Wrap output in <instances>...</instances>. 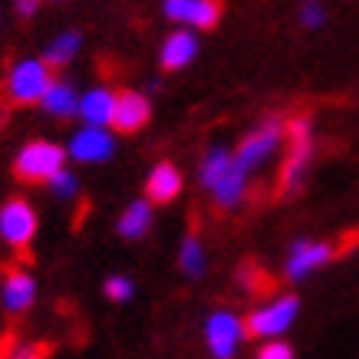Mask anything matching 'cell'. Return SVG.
Here are the masks:
<instances>
[{"label":"cell","mask_w":359,"mask_h":359,"mask_svg":"<svg viewBox=\"0 0 359 359\" xmlns=\"http://www.w3.org/2000/svg\"><path fill=\"white\" fill-rule=\"evenodd\" d=\"M283 165H280V195H297L306 182V172H310V158H313V122L300 116V119H290L283 126Z\"/></svg>","instance_id":"obj_1"},{"label":"cell","mask_w":359,"mask_h":359,"mask_svg":"<svg viewBox=\"0 0 359 359\" xmlns=\"http://www.w3.org/2000/svg\"><path fill=\"white\" fill-rule=\"evenodd\" d=\"M280 149H283V122L267 119L254 132H248L231 155H234V165H238L241 172L248 175V178H254V175L264 172V168L277 158Z\"/></svg>","instance_id":"obj_2"},{"label":"cell","mask_w":359,"mask_h":359,"mask_svg":"<svg viewBox=\"0 0 359 359\" xmlns=\"http://www.w3.org/2000/svg\"><path fill=\"white\" fill-rule=\"evenodd\" d=\"M50 79H53V66L46 63L43 56H27V60H17L11 66L4 93L13 106H40Z\"/></svg>","instance_id":"obj_3"},{"label":"cell","mask_w":359,"mask_h":359,"mask_svg":"<svg viewBox=\"0 0 359 359\" xmlns=\"http://www.w3.org/2000/svg\"><path fill=\"white\" fill-rule=\"evenodd\" d=\"M63 165H66L63 145H56L50 139H33L13 158V175L20 182H27V185H46Z\"/></svg>","instance_id":"obj_4"},{"label":"cell","mask_w":359,"mask_h":359,"mask_svg":"<svg viewBox=\"0 0 359 359\" xmlns=\"http://www.w3.org/2000/svg\"><path fill=\"white\" fill-rule=\"evenodd\" d=\"M297 313H300V297H297V294H277V297H271L267 304L254 306V310H250V316L244 320L248 337H257V339H277V337H283L287 330L294 327Z\"/></svg>","instance_id":"obj_5"},{"label":"cell","mask_w":359,"mask_h":359,"mask_svg":"<svg viewBox=\"0 0 359 359\" xmlns=\"http://www.w3.org/2000/svg\"><path fill=\"white\" fill-rule=\"evenodd\" d=\"M40 231V218L36 208L27 198H7L0 205V238L4 244H11L13 250H27Z\"/></svg>","instance_id":"obj_6"},{"label":"cell","mask_w":359,"mask_h":359,"mask_svg":"<svg viewBox=\"0 0 359 359\" xmlns=\"http://www.w3.org/2000/svg\"><path fill=\"white\" fill-rule=\"evenodd\" d=\"M248 337V327L238 313L231 310H215V313L205 320V343L211 359H234L238 356L241 343Z\"/></svg>","instance_id":"obj_7"},{"label":"cell","mask_w":359,"mask_h":359,"mask_svg":"<svg viewBox=\"0 0 359 359\" xmlns=\"http://www.w3.org/2000/svg\"><path fill=\"white\" fill-rule=\"evenodd\" d=\"M116 155V132L109 126H86L73 132V139L66 145V158H73L79 165H102Z\"/></svg>","instance_id":"obj_8"},{"label":"cell","mask_w":359,"mask_h":359,"mask_svg":"<svg viewBox=\"0 0 359 359\" xmlns=\"http://www.w3.org/2000/svg\"><path fill=\"white\" fill-rule=\"evenodd\" d=\"M152 122V99L139 89H122L116 93V109H112L109 129L119 135H135Z\"/></svg>","instance_id":"obj_9"},{"label":"cell","mask_w":359,"mask_h":359,"mask_svg":"<svg viewBox=\"0 0 359 359\" xmlns=\"http://www.w3.org/2000/svg\"><path fill=\"white\" fill-rule=\"evenodd\" d=\"M162 13L178 27L215 30L221 20V0H162Z\"/></svg>","instance_id":"obj_10"},{"label":"cell","mask_w":359,"mask_h":359,"mask_svg":"<svg viewBox=\"0 0 359 359\" xmlns=\"http://www.w3.org/2000/svg\"><path fill=\"white\" fill-rule=\"evenodd\" d=\"M337 257V248L327 241H297L290 254H287V280L304 283L310 273H316L320 267H327Z\"/></svg>","instance_id":"obj_11"},{"label":"cell","mask_w":359,"mask_h":359,"mask_svg":"<svg viewBox=\"0 0 359 359\" xmlns=\"http://www.w3.org/2000/svg\"><path fill=\"white\" fill-rule=\"evenodd\" d=\"M195 56H198V30L182 27V30H172L162 40L158 63H162L165 73H178V69H185V66L195 63Z\"/></svg>","instance_id":"obj_12"},{"label":"cell","mask_w":359,"mask_h":359,"mask_svg":"<svg viewBox=\"0 0 359 359\" xmlns=\"http://www.w3.org/2000/svg\"><path fill=\"white\" fill-rule=\"evenodd\" d=\"M182 188H185V175L172 162H158L145 178V198L152 205H172L175 198L182 195Z\"/></svg>","instance_id":"obj_13"},{"label":"cell","mask_w":359,"mask_h":359,"mask_svg":"<svg viewBox=\"0 0 359 359\" xmlns=\"http://www.w3.org/2000/svg\"><path fill=\"white\" fill-rule=\"evenodd\" d=\"M40 109L53 119L66 122V119H76V109H79V89L63 76H53L50 86H46L43 99H40Z\"/></svg>","instance_id":"obj_14"},{"label":"cell","mask_w":359,"mask_h":359,"mask_svg":"<svg viewBox=\"0 0 359 359\" xmlns=\"http://www.w3.org/2000/svg\"><path fill=\"white\" fill-rule=\"evenodd\" d=\"M33 300H36V280H33V273L20 271V267L7 271L4 287H0V304L7 306V313H23V310H30Z\"/></svg>","instance_id":"obj_15"},{"label":"cell","mask_w":359,"mask_h":359,"mask_svg":"<svg viewBox=\"0 0 359 359\" xmlns=\"http://www.w3.org/2000/svg\"><path fill=\"white\" fill-rule=\"evenodd\" d=\"M112 109H116V89L109 86H93L79 96V109L76 116L86 126H109Z\"/></svg>","instance_id":"obj_16"},{"label":"cell","mask_w":359,"mask_h":359,"mask_svg":"<svg viewBox=\"0 0 359 359\" xmlns=\"http://www.w3.org/2000/svg\"><path fill=\"white\" fill-rule=\"evenodd\" d=\"M152 201L149 198H139V201H129L126 205V211L119 215V224H116V231H119L126 241H142L149 231H152V221H155V211H152Z\"/></svg>","instance_id":"obj_17"},{"label":"cell","mask_w":359,"mask_h":359,"mask_svg":"<svg viewBox=\"0 0 359 359\" xmlns=\"http://www.w3.org/2000/svg\"><path fill=\"white\" fill-rule=\"evenodd\" d=\"M178 267L185 273L188 280H201L208 271V254H205V244L198 238L195 231L182 238V248H178Z\"/></svg>","instance_id":"obj_18"},{"label":"cell","mask_w":359,"mask_h":359,"mask_svg":"<svg viewBox=\"0 0 359 359\" xmlns=\"http://www.w3.org/2000/svg\"><path fill=\"white\" fill-rule=\"evenodd\" d=\"M79 50H83V33H79V30H63V33H56L53 40L46 43L43 60L53 66V69H60V66L73 63Z\"/></svg>","instance_id":"obj_19"},{"label":"cell","mask_w":359,"mask_h":359,"mask_svg":"<svg viewBox=\"0 0 359 359\" xmlns=\"http://www.w3.org/2000/svg\"><path fill=\"white\" fill-rule=\"evenodd\" d=\"M231 168V149H224V145H215V149H208L205 158H201V165H198V182L205 185V191L215 182H218L221 175Z\"/></svg>","instance_id":"obj_20"},{"label":"cell","mask_w":359,"mask_h":359,"mask_svg":"<svg viewBox=\"0 0 359 359\" xmlns=\"http://www.w3.org/2000/svg\"><path fill=\"white\" fill-rule=\"evenodd\" d=\"M0 359H50V346L40 339L7 337L0 343Z\"/></svg>","instance_id":"obj_21"},{"label":"cell","mask_w":359,"mask_h":359,"mask_svg":"<svg viewBox=\"0 0 359 359\" xmlns=\"http://www.w3.org/2000/svg\"><path fill=\"white\" fill-rule=\"evenodd\" d=\"M46 185H50V191H53V195L60 198V201H73V198L79 195V178H76L73 172H69L66 165L53 175V178H50V182H46Z\"/></svg>","instance_id":"obj_22"},{"label":"cell","mask_w":359,"mask_h":359,"mask_svg":"<svg viewBox=\"0 0 359 359\" xmlns=\"http://www.w3.org/2000/svg\"><path fill=\"white\" fill-rule=\"evenodd\" d=\"M106 297H109L112 304H126V300H132L135 297V283L129 280V277H122V273H116V277H109L106 280Z\"/></svg>","instance_id":"obj_23"},{"label":"cell","mask_w":359,"mask_h":359,"mask_svg":"<svg viewBox=\"0 0 359 359\" xmlns=\"http://www.w3.org/2000/svg\"><path fill=\"white\" fill-rule=\"evenodd\" d=\"M254 359H297V353L290 343H283V339L277 337V339H264V346L257 349Z\"/></svg>","instance_id":"obj_24"},{"label":"cell","mask_w":359,"mask_h":359,"mask_svg":"<svg viewBox=\"0 0 359 359\" xmlns=\"http://www.w3.org/2000/svg\"><path fill=\"white\" fill-rule=\"evenodd\" d=\"M300 23H304L306 30H320V27L327 23V13H323V7H320L316 0H306L304 11H300Z\"/></svg>","instance_id":"obj_25"},{"label":"cell","mask_w":359,"mask_h":359,"mask_svg":"<svg viewBox=\"0 0 359 359\" xmlns=\"http://www.w3.org/2000/svg\"><path fill=\"white\" fill-rule=\"evenodd\" d=\"M13 11H17V17L30 20L33 13L40 11V0H13Z\"/></svg>","instance_id":"obj_26"},{"label":"cell","mask_w":359,"mask_h":359,"mask_svg":"<svg viewBox=\"0 0 359 359\" xmlns=\"http://www.w3.org/2000/svg\"><path fill=\"white\" fill-rule=\"evenodd\" d=\"M53 4H66V0H53Z\"/></svg>","instance_id":"obj_27"}]
</instances>
